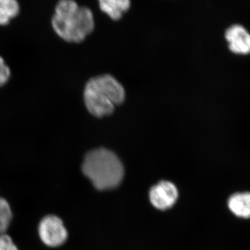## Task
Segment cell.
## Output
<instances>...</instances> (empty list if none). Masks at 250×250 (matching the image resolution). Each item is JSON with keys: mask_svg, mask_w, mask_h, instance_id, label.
Returning a JSON list of instances; mask_svg holds the SVG:
<instances>
[{"mask_svg": "<svg viewBox=\"0 0 250 250\" xmlns=\"http://www.w3.org/2000/svg\"><path fill=\"white\" fill-rule=\"evenodd\" d=\"M12 211L7 200L0 197V234L7 231L12 220Z\"/></svg>", "mask_w": 250, "mask_h": 250, "instance_id": "10", "label": "cell"}, {"mask_svg": "<svg viewBox=\"0 0 250 250\" xmlns=\"http://www.w3.org/2000/svg\"><path fill=\"white\" fill-rule=\"evenodd\" d=\"M39 236L49 248H57L65 243L67 231L62 219L54 215L44 217L39 223Z\"/></svg>", "mask_w": 250, "mask_h": 250, "instance_id": "4", "label": "cell"}, {"mask_svg": "<svg viewBox=\"0 0 250 250\" xmlns=\"http://www.w3.org/2000/svg\"><path fill=\"white\" fill-rule=\"evenodd\" d=\"M229 210L237 217L250 218V192H237L228 200Z\"/></svg>", "mask_w": 250, "mask_h": 250, "instance_id": "8", "label": "cell"}, {"mask_svg": "<svg viewBox=\"0 0 250 250\" xmlns=\"http://www.w3.org/2000/svg\"><path fill=\"white\" fill-rule=\"evenodd\" d=\"M225 39L230 50L238 54L250 53V34L246 28L235 24L228 28L225 33Z\"/></svg>", "mask_w": 250, "mask_h": 250, "instance_id": "6", "label": "cell"}, {"mask_svg": "<svg viewBox=\"0 0 250 250\" xmlns=\"http://www.w3.org/2000/svg\"><path fill=\"white\" fill-rule=\"evenodd\" d=\"M9 67L5 63L4 60L0 57V86L5 84L9 80L10 75Z\"/></svg>", "mask_w": 250, "mask_h": 250, "instance_id": "12", "label": "cell"}, {"mask_svg": "<svg viewBox=\"0 0 250 250\" xmlns=\"http://www.w3.org/2000/svg\"><path fill=\"white\" fill-rule=\"evenodd\" d=\"M0 250H18L11 237L6 233L0 234Z\"/></svg>", "mask_w": 250, "mask_h": 250, "instance_id": "11", "label": "cell"}, {"mask_svg": "<svg viewBox=\"0 0 250 250\" xmlns=\"http://www.w3.org/2000/svg\"><path fill=\"white\" fill-rule=\"evenodd\" d=\"M55 32L67 42H80L93 32L95 20L91 10L75 0H60L52 18Z\"/></svg>", "mask_w": 250, "mask_h": 250, "instance_id": "1", "label": "cell"}, {"mask_svg": "<svg viewBox=\"0 0 250 250\" xmlns=\"http://www.w3.org/2000/svg\"><path fill=\"white\" fill-rule=\"evenodd\" d=\"M19 11L17 0H0V25L9 24Z\"/></svg>", "mask_w": 250, "mask_h": 250, "instance_id": "9", "label": "cell"}, {"mask_svg": "<svg viewBox=\"0 0 250 250\" xmlns=\"http://www.w3.org/2000/svg\"><path fill=\"white\" fill-rule=\"evenodd\" d=\"M178 198V190L172 182L162 181L151 188L149 199L158 209L166 210L174 205Z\"/></svg>", "mask_w": 250, "mask_h": 250, "instance_id": "5", "label": "cell"}, {"mask_svg": "<svg viewBox=\"0 0 250 250\" xmlns=\"http://www.w3.org/2000/svg\"><path fill=\"white\" fill-rule=\"evenodd\" d=\"M100 9L113 21H119L131 6L130 0H98Z\"/></svg>", "mask_w": 250, "mask_h": 250, "instance_id": "7", "label": "cell"}, {"mask_svg": "<svg viewBox=\"0 0 250 250\" xmlns=\"http://www.w3.org/2000/svg\"><path fill=\"white\" fill-rule=\"evenodd\" d=\"M82 172L97 189L106 190L121 184L124 167L114 153L105 148H98L85 155Z\"/></svg>", "mask_w": 250, "mask_h": 250, "instance_id": "2", "label": "cell"}, {"mask_svg": "<svg viewBox=\"0 0 250 250\" xmlns=\"http://www.w3.org/2000/svg\"><path fill=\"white\" fill-rule=\"evenodd\" d=\"M83 98L88 111L93 116L102 118L111 114L116 106L124 102L125 91L114 77L104 75L88 81Z\"/></svg>", "mask_w": 250, "mask_h": 250, "instance_id": "3", "label": "cell"}]
</instances>
